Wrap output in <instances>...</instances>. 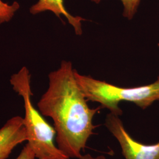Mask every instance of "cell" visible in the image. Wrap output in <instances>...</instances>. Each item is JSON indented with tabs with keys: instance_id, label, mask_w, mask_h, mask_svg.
Instances as JSON below:
<instances>
[{
	"instance_id": "obj_5",
	"label": "cell",
	"mask_w": 159,
	"mask_h": 159,
	"mask_svg": "<svg viewBox=\"0 0 159 159\" xmlns=\"http://www.w3.org/2000/svg\"><path fill=\"white\" fill-rule=\"evenodd\" d=\"M27 141L24 119L13 117L0 129V159H7L18 144Z\"/></svg>"
},
{
	"instance_id": "obj_2",
	"label": "cell",
	"mask_w": 159,
	"mask_h": 159,
	"mask_svg": "<svg viewBox=\"0 0 159 159\" xmlns=\"http://www.w3.org/2000/svg\"><path fill=\"white\" fill-rule=\"evenodd\" d=\"M31 75L28 68L23 67L13 74L10 83L14 90L23 97L25 108L23 118L27 142L37 159H71L54 143L56 132L42 114L35 108L31 100L33 95L30 86Z\"/></svg>"
},
{
	"instance_id": "obj_10",
	"label": "cell",
	"mask_w": 159,
	"mask_h": 159,
	"mask_svg": "<svg viewBox=\"0 0 159 159\" xmlns=\"http://www.w3.org/2000/svg\"><path fill=\"white\" fill-rule=\"evenodd\" d=\"M80 159H107L106 158V157H104L102 155H100V156H97L96 157L93 156L90 154H87L84 155H81V156L80 157Z\"/></svg>"
},
{
	"instance_id": "obj_6",
	"label": "cell",
	"mask_w": 159,
	"mask_h": 159,
	"mask_svg": "<svg viewBox=\"0 0 159 159\" xmlns=\"http://www.w3.org/2000/svg\"><path fill=\"white\" fill-rule=\"evenodd\" d=\"M46 11L54 12L58 18H60L61 15H63L67 19L68 23L73 27L75 33L77 35L82 34L81 21H84L85 19L71 15L64 7V0H39L30 8V12L33 14H37Z\"/></svg>"
},
{
	"instance_id": "obj_7",
	"label": "cell",
	"mask_w": 159,
	"mask_h": 159,
	"mask_svg": "<svg viewBox=\"0 0 159 159\" xmlns=\"http://www.w3.org/2000/svg\"><path fill=\"white\" fill-rule=\"evenodd\" d=\"M19 8L20 5L17 2H14L11 5H9L0 0V24L8 22Z\"/></svg>"
},
{
	"instance_id": "obj_1",
	"label": "cell",
	"mask_w": 159,
	"mask_h": 159,
	"mask_svg": "<svg viewBox=\"0 0 159 159\" xmlns=\"http://www.w3.org/2000/svg\"><path fill=\"white\" fill-rule=\"evenodd\" d=\"M49 87L38 102L43 116L54 122L57 147L70 159H80L89 139L94 134V115L100 108H90L75 76L72 64L63 61L51 72Z\"/></svg>"
},
{
	"instance_id": "obj_11",
	"label": "cell",
	"mask_w": 159,
	"mask_h": 159,
	"mask_svg": "<svg viewBox=\"0 0 159 159\" xmlns=\"http://www.w3.org/2000/svg\"><path fill=\"white\" fill-rule=\"evenodd\" d=\"M158 46H159V44H158ZM158 79H159V77H158Z\"/></svg>"
},
{
	"instance_id": "obj_3",
	"label": "cell",
	"mask_w": 159,
	"mask_h": 159,
	"mask_svg": "<svg viewBox=\"0 0 159 159\" xmlns=\"http://www.w3.org/2000/svg\"><path fill=\"white\" fill-rule=\"evenodd\" d=\"M76 80L87 100L100 103L110 113L121 116L123 111L119 104L123 101L136 104L145 109L159 100V79L152 84L132 88L111 84L90 76L79 74L75 70Z\"/></svg>"
},
{
	"instance_id": "obj_4",
	"label": "cell",
	"mask_w": 159,
	"mask_h": 159,
	"mask_svg": "<svg viewBox=\"0 0 159 159\" xmlns=\"http://www.w3.org/2000/svg\"><path fill=\"white\" fill-rule=\"evenodd\" d=\"M104 125L119 143L125 159H159V142L144 144L137 142L126 131L119 116L108 114Z\"/></svg>"
},
{
	"instance_id": "obj_8",
	"label": "cell",
	"mask_w": 159,
	"mask_h": 159,
	"mask_svg": "<svg viewBox=\"0 0 159 159\" xmlns=\"http://www.w3.org/2000/svg\"><path fill=\"white\" fill-rule=\"evenodd\" d=\"M91 1L96 4H98L102 0ZM121 1L123 6V16L129 20H131L136 13L140 3V0H121Z\"/></svg>"
},
{
	"instance_id": "obj_9",
	"label": "cell",
	"mask_w": 159,
	"mask_h": 159,
	"mask_svg": "<svg viewBox=\"0 0 159 159\" xmlns=\"http://www.w3.org/2000/svg\"><path fill=\"white\" fill-rule=\"evenodd\" d=\"M35 158L34 151L29 143H27L23 148V150L16 159H35Z\"/></svg>"
}]
</instances>
